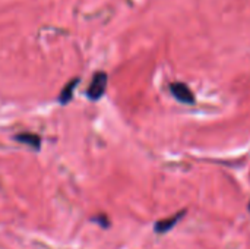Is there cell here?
Masks as SVG:
<instances>
[{
	"mask_svg": "<svg viewBox=\"0 0 250 249\" xmlns=\"http://www.w3.org/2000/svg\"><path fill=\"white\" fill-rule=\"evenodd\" d=\"M107 82H108V76L105 72L100 70L97 72L92 79H91V84L86 90V97L91 100V101H97L100 98H103L105 90H107Z\"/></svg>",
	"mask_w": 250,
	"mask_h": 249,
	"instance_id": "6da1fadb",
	"label": "cell"
},
{
	"mask_svg": "<svg viewBox=\"0 0 250 249\" xmlns=\"http://www.w3.org/2000/svg\"><path fill=\"white\" fill-rule=\"evenodd\" d=\"M170 92L173 94V97L177 101H180L183 104H189V106L195 104V95H193V92L183 82H173V84H170Z\"/></svg>",
	"mask_w": 250,
	"mask_h": 249,
	"instance_id": "7a4b0ae2",
	"label": "cell"
},
{
	"mask_svg": "<svg viewBox=\"0 0 250 249\" xmlns=\"http://www.w3.org/2000/svg\"><path fill=\"white\" fill-rule=\"evenodd\" d=\"M185 214H186V210L179 211L177 214H174V216H171V217H168V219H164V220L157 222V223L154 225V230H155L157 233H167V232H170V230L183 219Z\"/></svg>",
	"mask_w": 250,
	"mask_h": 249,
	"instance_id": "3957f363",
	"label": "cell"
},
{
	"mask_svg": "<svg viewBox=\"0 0 250 249\" xmlns=\"http://www.w3.org/2000/svg\"><path fill=\"white\" fill-rule=\"evenodd\" d=\"M15 139L21 144H25L28 147H31L32 150H40L41 148V138L40 135L37 134H29V132H22V134H18L15 136Z\"/></svg>",
	"mask_w": 250,
	"mask_h": 249,
	"instance_id": "277c9868",
	"label": "cell"
},
{
	"mask_svg": "<svg viewBox=\"0 0 250 249\" xmlns=\"http://www.w3.org/2000/svg\"><path fill=\"white\" fill-rule=\"evenodd\" d=\"M78 82H79V79L75 78V79L69 81V82L63 87V90H62L60 94H59V101H60L62 106H66V104L73 98V92H75V90H76V87H78Z\"/></svg>",
	"mask_w": 250,
	"mask_h": 249,
	"instance_id": "5b68a950",
	"label": "cell"
},
{
	"mask_svg": "<svg viewBox=\"0 0 250 249\" xmlns=\"http://www.w3.org/2000/svg\"><path fill=\"white\" fill-rule=\"evenodd\" d=\"M91 220H92L94 223H98L101 229H107V227L110 226V220H108V217H107L105 214H98V216H94Z\"/></svg>",
	"mask_w": 250,
	"mask_h": 249,
	"instance_id": "8992f818",
	"label": "cell"
}]
</instances>
